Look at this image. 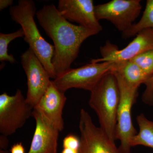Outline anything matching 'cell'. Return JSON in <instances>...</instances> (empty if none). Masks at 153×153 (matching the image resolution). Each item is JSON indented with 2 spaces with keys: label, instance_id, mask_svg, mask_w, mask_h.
I'll list each match as a JSON object with an SVG mask.
<instances>
[{
  "label": "cell",
  "instance_id": "1",
  "mask_svg": "<svg viewBox=\"0 0 153 153\" xmlns=\"http://www.w3.org/2000/svg\"><path fill=\"white\" fill-rule=\"evenodd\" d=\"M36 15L39 24L54 43L52 64L57 78L71 68L83 42L98 33L68 22L53 4L45 5Z\"/></svg>",
  "mask_w": 153,
  "mask_h": 153
},
{
  "label": "cell",
  "instance_id": "2",
  "mask_svg": "<svg viewBox=\"0 0 153 153\" xmlns=\"http://www.w3.org/2000/svg\"><path fill=\"white\" fill-rule=\"evenodd\" d=\"M36 13V4L32 0H20L10 9L11 19L21 25L24 31V40L40 60L50 78L55 79L56 76L52 64L55 48L39 32L34 20Z\"/></svg>",
  "mask_w": 153,
  "mask_h": 153
},
{
  "label": "cell",
  "instance_id": "3",
  "mask_svg": "<svg viewBox=\"0 0 153 153\" xmlns=\"http://www.w3.org/2000/svg\"><path fill=\"white\" fill-rule=\"evenodd\" d=\"M90 92L89 105L98 116L100 128L115 142L120 100L116 77L111 71L105 74Z\"/></svg>",
  "mask_w": 153,
  "mask_h": 153
},
{
  "label": "cell",
  "instance_id": "4",
  "mask_svg": "<svg viewBox=\"0 0 153 153\" xmlns=\"http://www.w3.org/2000/svg\"><path fill=\"white\" fill-rule=\"evenodd\" d=\"M113 74L117 79L120 92L116 137V140L120 141L119 148L121 152L123 153H130L131 140L137 134L132 123L131 109L137 97L138 88L129 85L120 75Z\"/></svg>",
  "mask_w": 153,
  "mask_h": 153
},
{
  "label": "cell",
  "instance_id": "5",
  "mask_svg": "<svg viewBox=\"0 0 153 153\" xmlns=\"http://www.w3.org/2000/svg\"><path fill=\"white\" fill-rule=\"evenodd\" d=\"M114 62H104L86 64L70 68L53 80L61 92L72 88L91 91L105 74L112 71Z\"/></svg>",
  "mask_w": 153,
  "mask_h": 153
},
{
  "label": "cell",
  "instance_id": "6",
  "mask_svg": "<svg viewBox=\"0 0 153 153\" xmlns=\"http://www.w3.org/2000/svg\"><path fill=\"white\" fill-rule=\"evenodd\" d=\"M33 108L28 103L22 91L18 89L15 95L4 92L0 95V133L11 135L22 128L33 116Z\"/></svg>",
  "mask_w": 153,
  "mask_h": 153
},
{
  "label": "cell",
  "instance_id": "7",
  "mask_svg": "<svg viewBox=\"0 0 153 153\" xmlns=\"http://www.w3.org/2000/svg\"><path fill=\"white\" fill-rule=\"evenodd\" d=\"M140 0H112L94 7L97 19L106 20L122 32L129 29L140 14Z\"/></svg>",
  "mask_w": 153,
  "mask_h": 153
},
{
  "label": "cell",
  "instance_id": "8",
  "mask_svg": "<svg viewBox=\"0 0 153 153\" xmlns=\"http://www.w3.org/2000/svg\"><path fill=\"white\" fill-rule=\"evenodd\" d=\"M79 153H123L100 127H97L88 112L80 110Z\"/></svg>",
  "mask_w": 153,
  "mask_h": 153
},
{
  "label": "cell",
  "instance_id": "9",
  "mask_svg": "<svg viewBox=\"0 0 153 153\" xmlns=\"http://www.w3.org/2000/svg\"><path fill=\"white\" fill-rule=\"evenodd\" d=\"M21 63L27 79L26 100L34 109L52 80L42 63L30 48L21 56Z\"/></svg>",
  "mask_w": 153,
  "mask_h": 153
},
{
  "label": "cell",
  "instance_id": "10",
  "mask_svg": "<svg viewBox=\"0 0 153 153\" xmlns=\"http://www.w3.org/2000/svg\"><path fill=\"white\" fill-rule=\"evenodd\" d=\"M153 49V29L140 32L135 38L123 49H120L109 42L100 47L102 57L92 59L91 63L117 62L130 60L137 55Z\"/></svg>",
  "mask_w": 153,
  "mask_h": 153
},
{
  "label": "cell",
  "instance_id": "11",
  "mask_svg": "<svg viewBox=\"0 0 153 153\" xmlns=\"http://www.w3.org/2000/svg\"><path fill=\"white\" fill-rule=\"evenodd\" d=\"M94 7L92 0H60L57 9L68 22L98 33L102 27L96 16Z\"/></svg>",
  "mask_w": 153,
  "mask_h": 153
},
{
  "label": "cell",
  "instance_id": "12",
  "mask_svg": "<svg viewBox=\"0 0 153 153\" xmlns=\"http://www.w3.org/2000/svg\"><path fill=\"white\" fill-rule=\"evenodd\" d=\"M66 100L65 93L60 91L52 80L34 109L61 131L64 128L63 113Z\"/></svg>",
  "mask_w": 153,
  "mask_h": 153
},
{
  "label": "cell",
  "instance_id": "13",
  "mask_svg": "<svg viewBox=\"0 0 153 153\" xmlns=\"http://www.w3.org/2000/svg\"><path fill=\"white\" fill-rule=\"evenodd\" d=\"M35 132L27 153H57L60 131L33 109Z\"/></svg>",
  "mask_w": 153,
  "mask_h": 153
},
{
  "label": "cell",
  "instance_id": "14",
  "mask_svg": "<svg viewBox=\"0 0 153 153\" xmlns=\"http://www.w3.org/2000/svg\"><path fill=\"white\" fill-rule=\"evenodd\" d=\"M111 72L120 75L128 84L138 88L145 84L150 76L136 63L131 60L114 62Z\"/></svg>",
  "mask_w": 153,
  "mask_h": 153
},
{
  "label": "cell",
  "instance_id": "15",
  "mask_svg": "<svg viewBox=\"0 0 153 153\" xmlns=\"http://www.w3.org/2000/svg\"><path fill=\"white\" fill-rule=\"evenodd\" d=\"M139 132L132 138L130 146H143L153 149V121L149 120L144 114H141L137 117Z\"/></svg>",
  "mask_w": 153,
  "mask_h": 153
},
{
  "label": "cell",
  "instance_id": "16",
  "mask_svg": "<svg viewBox=\"0 0 153 153\" xmlns=\"http://www.w3.org/2000/svg\"><path fill=\"white\" fill-rule=\"evenodd\" d=\"M149 29H153V0L147 1L142 17L138 22L122 33L123 37L127 39L136 36L141 31Z\"/></svg>",
  "mask_w": 153,
  "mask_h": 153
},
{
  "label": "cell",
  "instance_id": "17",
  "mask_svg": "<svg viewBox=\"0 0 153 153\" xmlns=\"http://www.w3.org/2000/svg\"><path fill=\"white\" fill-rule=\"evenodd\" d=\"M24 36L25 33L22 28L14 33L8 34L0 33V61H8L11 63L16 62L14 56L8 54L9 44L16 38Z\"/></svg>",
  "mask_w": 153,
  "mask_h": 153
},
{
  "label": "cell",
  "instance_id": "18",
  "mask_svg": "<svg viewBox=\"0 0 153 153\" xmlns=\"http://www.w3.org/2000/svg\"><path fill=\"white\" fill-rule=\"evenodd\" d=\"M150 76L153 74V49H150L131 59Z\"/></svg>",
  "mask_w": 153,
  "mask_h": 153
},
{
  "label": "cell",
  "instance_id": "19",
  "mask_svg": "<svg viewBox=\"0 0 153 153\" xmlns=\"http://www.w3.org/2000/svg\"><path fill=\"white\" fill-rule=\"evenodd\" d=\"M80 146V139L75 135L69 134L66 136L63 140V149H69L79 151Z\"/></svg>",
  "mask_w": 153,
  "mask_h": 153
},
{
  "label": "cell",
  "instance_id": "20",
  "mask_svg": "<svg viewBox=\"0 0 153 153\" xmlns=\"http://www.w3.org/2000/svg\"><path fill=\"white\" fill-rule=\"evenodd\" d=\"M146 88L142 96L143 101L146 104L153 105V74L145 83Z\"/></svg>",
  "mask_w": 153,
  "mask_h": 153
},
{
  "label": "cell",
  "instance_id": "21",
  "mask_svg": "<svg viewBox=\"0 0 153 153\" xmlns=\"http://www.w3.org/2000/svg\"><path fill=\"white\" fill-rule=\"evenodd\" d=\"M10 153H25V149L22 143H17L11 147Z\"/></svg>",
  "mask_w": 153,
  "mask_h": 153
},
{
  "label": "cell",
  "instance_id": "22",
  "mask_svg": "<svg viewBox=\"0 0 153 153\" xmlns=\"http://www.w3.org/2000/svg\"><path fill=\"white\" fill-rule=\"evenodd\" d=\"M6 136L1 134L0 136V148L1 149L6 150L9 145V140Z\"/></svg>",
  "mask_w": 153,
  "mask_h": 153
},
{
  "label": "cell",
  "instance_id": "23",
  "mask_svg": "<svg viewBox=\"0 0 153 153\" xmlns=\"http://www.w3.org/2000/svg\"><path fill=\"white\" fill-rule=\"evenodd\" d=\"M13 3V0H1L0 1V10H3L9 6H12Z\"/></svg>",
  "mask_w": 153,
  "mask_h": 153
},
{
  "label": "cell",
  "instance_id": "24",
  "mask_svg": "<svg viewBox=\"0 0 153 153\" xmlns=\"http://www.w3.org/2000/svg\"><path fill=\"white\" fill-rule=\"evenodd\" d=\"M61 153H79V151L69 149H63Z\"/></svg>",
  "mask_w": 153,
  "mask_h": 153
},
{
  "label": "cell",
  "instance_id": "25",
  "mask_svg": "<svg viewBox=\"0 0 153 153\" xmlns=\"http://www.w3.org/2000/svg\"><path fill=\"white\" fill-rule=\"evenodd\" d=\"M0 153H10L7 150H0Z\"/></svg>",
  "mask_w": 153,
  "mask_h": 153
}]
</instances>
